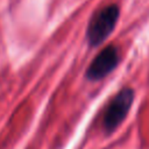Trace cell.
Here are the masks:
<instances>
[{
    "label": "cell",
    "instance_id": "1",
    "mask_svg": "<svg viewBox=\"0 0 149 149\" xmlns=\"http://www.w3.org/2000/svg\"><path fill=\"white\" fill-rule=\"evenodd\" d=\"M120 16L118 5H108L97 10L87 26L86 38L91 47L101 44L114 30Z\"/></svg>",
    "mask_w": 149,
    "mask_h": 149
},
{
    "label": "cell",
    "instance_id": "2",
    "mask_svg": "<svg viewBox=\"0 0 149 149\" xmlns=\"http://www.w3.org/2000/svg\"><path fill=\"white\" fill-rule=\"evenodd\" d=\"M134 95V91L130 87H125L112 99L106 108L102 120L106 133H112L125 120L132 107Z\"/></svg>",
    "mask_w": 149,
    "mask_h": 149
},
{
    "label": "cell",
    "instance_id": "3",
    "mask_svg": "<svg viewBox=\"0 0 149 149\" xmlns=\"http://www.w3.org/2000/svg\"><path fill=\"white\" fill-rule=\"evenodd\" d=\"M119 51L114 45L104 48L91 62L86 70V78L90 80H99L111 73L119 63Z\"/></svg>",
    "mask_w": 149,
    "mask_h": 149
}]
</instances>
